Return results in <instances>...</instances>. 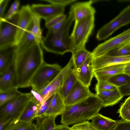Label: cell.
I'll use <instances>...</instances> for the list:
<instances>
[{
    "mask_svg": "<svg viewBox=\"0 0 130 130\" xmlns=\"http://www.w3.org/2000/svg\"><path fill=\"white\" fill-rule=\"evenodd\" d=\"M40 44L35 43L20 53H16L14 65L18 88L30 87L31 79L44 62Z\"/></svg>",
    "mask_w": 130,
    "mask_h": 130,
    "instance_id": "cell-1",
    "label": "cell"
},
{
    "mask_svg": "<svg viewBox=\"0 0 130 130\" xmlns=\"http://www.w3.org/2000/svg\"><path fill=\"white\" fill-rule=\"evenodd\" d=\"M103 107L101 101L94 93L78 103L66 106L61 115L60 123L73 126L89 121L99 113Z\"/></svg>",
    "mask_w": 130,
    "mask_h": 130,
    "instance_id": "cell-2",
    "label": "cell"
},
{
    "mask_svg": "<svg viewBox=\"0 0 130 130\" xmlns=\"http://www.w3.org/2000/svg\"><path fill=\"white\" fill-rule=\"evenodd\" d=\"M74 20L73 13L70 8L68 16L61 27L54 33L48 30L45 37H43L40 44L42 47L46 51L56 55H62L67 52H74L69 31Z\"/></svg>",
    "mask_w": 130,
    "mask_h": 130,
    "instance_id": "cell-3",
    "label": "cell"
},
{
    "mask_svg": "<svg viewBox=\"0 0 130 130\" xmlns=\"http://www.w3.org/2000/svg\"><path fill=\"white\" fill-rule=\"evenodd\" d=\"M94 15L75 21L70 38L74 51L85 48V45L94 26Z\"/></svg>",
    "mask_w": 130,
    "mask_h": 130,
    "instance_id": "cell-4",
    "label": "cell"
},
{
    "mask_svg": "<svg viewBox=\"0 0 130 130\" xmlns=\"http://www.w3.org/2000/svg\"><path fill=\"white\" fill-rule=\"evenodd\" d=\"M62 69L57 64L44 62L30 80L29 86L32 90L37 93L41 91L57 76Z\"/></svg>",
    "mask_w": 130,
    "mask_h": 130,
    "instance_id": "cell-5",
    "label": "cell"
},
{
    "mask_svg": "<svg viewBox=\"0 0 130 130\" xmlns=\"http://www.w3.org/2000/svg\"><path fill=\"white\" fill-rule=\"evenodd\" d=\"M33 96L31 92L23 93L1 107L0 120L10 119H17Z\"/></svg>",
    "mask_w": 130,
    "mask_h": 130,
    "instance_id": "cell-6",
    "label": "cell"
},
{
    "mask_svg": "<svg viewBox=\"0 0 130 130\" xmlns=\"http://www.w3.org/2000/svg\"><path fill=\"white\" fill-rule=\"evenodd\" d=\"M19 17V11L9 20L0 19V49L15 45Z\"/></svg>",
    "mask_w": 130,
    "mask_h": 130,
    "instance_id": "cell-7",
    "label": "cell"
},
{
    "mask_svg": "<svg viewBox=\"0 0 130 130\" xmlns=\"http://www.w3.org/2000/svg\"><path fill=\"white\" fill-rule=\"evenodd\" d=\"M130 23V5L124 9L114 19L98 31L96 38L99 41L105 39L120 28Z\"/></svg>",
    "mask_w": 130,
    "mask_h": 130,
    "instance_id": "cell-8",
    "label": "cell"
},
{
    "mask_svg": "<svg viewBox=\"0 0 130 130\" xmlns=\"http://www.w3.org/2000/svg\"><path fill=\"white\" fill-rule=\"evenodd\" d=\"M73 59L71 57L65 66L57 76L41 91L38 93L43 103L51 96L59 92L66 76L73 69Z\"/></svg>",
    "mask_w": 130,
    "mask_h": 130,
    "instance_id": "cell-9",
    "label": "cell"
},
{
    "mask_svg": "<svg viewBox=\"0 0 130 130\" xmlns=\"http://www.w3.org/2000/svg\"><path fill=\"white\" fill-rule=\"evenodd\" d=\"M130 39V28L98 45L91 52L94 58L107 54Z\"/></svg>",
    "mask_w": 130,
    "mask_h": 130,
    "instance_id": "cell-10",
    "label": "cell"
},
{
    "mask_svg": "<svg viewBox=\"0 0 130 130\" xmlns=\"http://www.w3.org/2000/svg\"><path fill=\"white\" fill-rule=\"evenodd\" d=\"M30 8L32 13L44 19L45 22L63 14L64 10V7L52 4H33Z\"/></svg>",
    "mask_w": 130,
    "mask_h": 130,
    "instance_id": "cell-11",
    "label": "cell"
},
{
    "mask_svg": "<svg viewBox=\"0 0 130 130\" xmlns=\"http://www.w3.org/2000/svg\"><path fill=\"white\" fill-rule=\"evenodd\" d=\"M94 93L89 87L84 85L78 80L66 98L64 100L66 106L72 105L84 100Z\"/></svg>",
    "mask_w": 130,
    "mask_h": 130,
    "instance_id": "cell-12",
    "label": "cell"
},
{
    "mask_svg": "<svg viewBox=\"0 0 130 130\" xmlns=\"http://www.w3.org/2000/svg\"><path fill=\"white\" fill-rule=\"evenodd\" d=\"M20 17L15 45H17L23 34L32 22V13L30 6L27 4L19 10Z\"/></svg>",
    "mask_w": 130,
    "mask_h": 130,
    "instance_id": "cell-13",
    "label": "cell"
},
{
    "mask_svg": "<svg viewBox=\"0 0 130 130\" xmlns=\"http://www.w3.org/2000/svg\"><path fill=\"white\" fill-rule=\"evenodd\" d=\"M130 62V55L125 56H112L105 54L93 57L94 71L107 66L121 64H126Z\"/></svg>",
    "mask_w": 130,
    "mask_h": 130,
    "instance_id": "cell-14",
    "label": "cell"
},
{
    "mask_svg": "<svg viewBox=\"0 0 130 130\" xmlns=\"http://www.w3.org/2000/svg\"><path fill=\"white\" fill-rule=\"evenodd\" d=\"M93 57L91 55L79 67L75 70L77 80L88 87L91 85L94 76L93 60Z\"/></svg>",
    "mask_w": 130,
    "mask_h": 130,
    "instance_id": "cell-15",
    "label": "cell"
},
{
    "mask_svg": "<svg viewBox=\"0 0 130 130\" xmlns=\"http://www.w3.org/2000/svg\"><path fill=\"white\" fill-rule=\"evenodd\" d=\"M14 64L0 74V93L18 88Z\"/></svg>",
    "mask_w": 130,
    "mask_h": 130,
    "instance_id": "cell-16",
    "label": "cell"
},
{
    "mask_svg": "<svg viewBox=\"0 0 130 130\" xmlns=\"http://www.w3.org/2000/svg\"><path fill=\"white\" fill-rule=\"evenodd\" d=\"M94 1L76 3L71 7L73 11L75 21H78L89 16L94 15L96 11L92 4Z\"/></svg>",
    "mask_w": 130,
    "mask_h": 130,
    "instance_id": "cell-17",
    "label": "cell"
},
{
    "mask_svg": "<svg viewBox=\"0 0 130 130\" xmlns=\"http://www.w3.org/2000/svg\"><path fill=\"white\" fill-rule=\"evenodd\" d=\"M126 64L110 65L94 71V76L97 82H105L110 77L116 74L124 73Z\"/></svg>",
    "mask_w": 130,
    "mask_h": 130,
    "instance_id": "cell-18",
    "label": "cell"
},
{
    "mask_svg": "<svg viewBox=\"0 0 130 130\" xmlns=\"http://www.w3.org/2000/svg\"><path fill=\"white\" fill-rule=\"evenodd\" d=\"M41 106L39 101L33 95L20 115L15 120L26 122H32V120L36 118L37 113Z\"/></svg>",
    "mask_w": 130,
    "mask_h": 130,
    "instance_id": "cell-19",
    "label": "cell"
},
{
    "mask_svg": "<svg viewBox=\"0 0 130 130\" xmlns=\"http://www.w3.org/2000/svg\"><path fill=\"white\" fill-rule=\"evenodd\" d=\"M17 48L12 45L0 49V74L14 64Z\"/></svg>",
    "mask_w": 130,
    "mask_h": 130,
    "instance_id": "cell-20",
    "label": "cell"
},
{
    "mask_svg": "<svg viewBox=\"0 0 130 130\" xmlns=\"http://www.w3.org/2000/svg\"><path fill=\"white\" fill-rule=\"evenodd\" d=\"M96 94L102 101L104 107L116 104L123 97L118 88L112 90L100 91L96 92Z\"/></svg>",
    "mask_w": 130,
    "mask_h": 130,
    "instance_id": "cell-21",
    "label": "cell"
},
{
    "mask_svg": "<svg viewBox=\"0 0 130 130\" xmlns=\"http://www.w3.org/2000/svg\"><path fill=\"white\" fill-rule=\"evenodd\" d=\"M66 107L64 100L59 92L56 93L52 99L48 108L43 116L61 115Z\"/></svg>",
    "mask_w": 130,
    "mask_h": 130,
    "instance_id": "cell-22",
    "label": "cell"
},
{
    "mask_svg": "<svg viewBox=\"0 0 130 130\" xmlns=\"http://www.w3.org/2000/svg\"><path fill=\"white\" fill-rule=\"evenodd\" d=\"M32 26L33 21L24 33L17 45V53H20L27 49L34 44L38 43L31 32Z\"/></svg>",
    "mask_w": 130,
    "mask_h": 130,
    "instance_id": "cell-23",
    "label": "cell"
},
{
    "mask_svg": "<svg viewBox=\"0 0 130 130\" xmlns=\"http://www.w3.org/2000/svg\"><path fill=\"white\" fill-rule=\"evenodd\" d=\"M91 120L92 124L98 130H113L117 122L99 113Z\"/></svg>",
    "mask_w": 130,
    "mask_h": 130,
    "instance_id": "cell-24",
    "label": "cell"
},
{
    "mask_svg": "<svg viewBox=\"0 0 130 130\" xmlns=\"http://www.w3.org/2000/svg\"><path fill=\"white\" fill-rule=\"evenodd\" d=\"M77 80L75 70L73 68L66 76L59 92L64 100L72 89Z\"/></svg>",
    "mask_w": 130,
    "mask_h": 130,
    "instance_id": "cell-25",
    "label": "cell"
},
{
    "mask_svg": "<svg viewBox=\"0 0 130 130\" xmlns=\"http://www.w3.org/2000/svg\"><path fill=\"white\" fill-rule=\"evenodd\" d=\"M57 116L52 115L36 118L37 130H54L56 126L55 120Z\"/></svg>",
    "mask_w": 130,
    "mask_h": 130,
    "instance_id": "cell-26",
    "label": "cell"
},
{
    "mask_svg": "<svg viewBox=\"0 0 130 130\" xmlns=\"http://www.w3.org/2000/svg\"><path fill=\"white\" fill-rule=\"evenodd\" d=\"M72 53L74 63L73 68L75 70L82 65L91 55V52L86 48L77 50Z\"/></svg>",
    "mask_w": 130,
    "mask_h": 130,
    "instance_id": "cell-27",
    "label": "cell"
},
{
    "mask_svg": "<svg viewBox=\"0 0 130 130\" xmlns=\"http://www.w3.org/2000/svg\"><path fill=\"white\" fill-rule=\"evenodd\" d=\"M5 130H37V129L36 124L32 122H26L14 120Z\"/></svg>",
    "mask_w": 130,
    "mask_h": 130,
    "instance_id": "cell-28",
    "label": "cell"
},
{
    "mask_svg": "<svg viewBox=\"0 0 130 130\" xmlns=\"http://www.w3.org/2000/svg\"><path fill=\"white\" fill-rule=\"evenodd\" d=\"M18 89V88H15L0 93V107L22 94L23 93L19 91Z\"/></svg>",
    "mask_w": 130,
    "mask_h": 130,
    "instance_id": "cell-29",
    "label": "cell"
},
{
    "mask_svg": "<svg viewBox=\"0 0 130 130\" xmlns=\"http://www.w3.org/2000/svg\"><path fill=\"white\" fill-rule=\"evenodd\" d=\"M117 88L130 82V76L124 73L116 74L109 78L107 81Z\"/></svg>",
    "mask_w": 130,
    "mask_h": 130,
    "instance_id": "cell-30",
    "label": "cell"
},
{
    "mask_svg": "<svg viewBox=\"0 0 130 130\" xmlns=\"http://www.w3.org/2000/svg\"><path fill=\"white\" fill-rule=\"evenodd\" d=\"M41 18L32 13L33 26L31 32L37 39L38 43L40 44L42 40V30L40 26Z\"/></svg>",
    "mask_w": 130,
    "mask_h": 130,
    "instance_id": "cell-31",
    "label": "cell"
},
{
    "mask_svg": "<svg viewBox=\"0 0 130 130\" xmlns=\"http://www.w3.org/2000/svg\"><path fill=\"white\" fill-rule=\"evenodd\" d=\"M117 113L122 120L130 122V96L122 104Z\"/></svg>",
    "mask_w": 130,
    "mask_h": 130,
    "instance_id": "cell-32",
    "label": "cell"
},
{
    "mask_svg": "<svg viewBox=\"0 0 130 130\" xmlns=\"http://www.w3.org/2000/svg\"><path fill=\"white\" fill-rule=\"evenodd\" d=\"M107 54L112 56H125L130 55V47L121 46L108 53Z\"/></svg>",
    "mask_w": 130,
    "mask_h": 130,
    "instance_id": "cell-33",
    "label": "cell"
},
{
    "mask_svg": "<svg viewBox=\"0 0 130 130\" xmlns=\"http://www.w3.org/2000/svg\"><path fill=\"white\" fill-rule=\"evenodd\" d=\"M20 5V2L19 1H15L11 5L7 13L4 16L3 18L7 20L11 19L18 13Z\"/></svg>",
    "mask_w": 130,
    "mask_h": 130,
    "instance_id": "cell-34",
    "label": "cell"
},
{
    "mask_svg": "<svg viewBox=\"0 0 130 130\" xmlns=\"http://www.w3.org/2000/svg\"><path fill=\"white\" fill-rule=\"evenodd\" d=\"M118 88L107 81L97 82L95 85L96 92L100 91H110L116 90Z\"/></svg>",
    "mask_w": 130,
    "mask_h": 130,
    "instance_id": "cell-35",
    "label": "cell"
},
{
    "mask_svg": "<svg viewBox=\"0 0 130 130\" xmlns=\"http://www.w3.org/2000/svg\"><path fill=\"white\" fill-rule=\"evenodd\" d=\"M72 130H98L89 121L72 126Z\"/></svg>",
    "mask_w": 130,
    "mask_h": 130,
    "instance_id": "cell-36",
    "label": "cell"
},
{
    "mask_svg": "<svg viewBox=\"0 0 130 130\" xmlns=\"http://www.w3.org/2000/svg\"><path fill=\"white\" fill-rule=\"evenodd\" d=\"M66 18V15L64 14L59 15L45 22V26L48 29Z\"/></svg>",
    "mask_w": 130,
    "mask_h": 130,
    "instance_id": "cell-37",
    "label": "cell"
},
{
    "mask_svg": "<svg viewBox=\"0 0 130 130\" xmlns=\"http://www.w3.org/2000/svg\"><path fill=\"white\" fill-rule=\"evenodd\" d=\"M54 95L49 98L41 105L37 113L36 118L43 116L44 114L48 109Z\"/></svg>",
    "mask_w": 130,
    "mask_h": 130,
    "instance_id": "cell-38",
    "label": "cell"
},
{
    "mask_svg": "<svg viewBox=\"0 0 130 130\" xmlns=\"http://www.w3.org/2000/svg\"><path fill=\"white\" fill-rule=\"evenodd\" d=\"M40 1H45L60 6L64 7L76 1V0H40Z\"/></svg>",
    "mask_w": 130,
    "mask_h": 130,
    "instance_id": "cell-39",
    "label": "cell"
},
{
    "mask_svg": "<svg viewBox=\"0 0 130 130\" xmlns=\"http://www.w3.org/2000/svg\"><path fill=\"white\" fill-rule=\"evenodd\" d=\"M113 130H130V122L123 120L117 121Z\"/></svg>",
    "mask_w": 130,
    "mask_h": 130,
    "instance_id": "cell-40",
    "label": "cell"
},
{
    "mask_svg": "<svg viewBox=\"0 0 130 130\" xmlns=\"http://www.w3.org/2000/svg\"><path fill=\"white\" fill-rule=\"evenodd\" d=\"M118 88L123 96L130 95V82Z\"/></svg>",
    "mask_w": 130,
    "mask_h": 130,
    "instance_id": "cell-41",
    "label": "cell"
},
{
    "mask_svg": "<svg viewBox=\"0 0 130 130\" xmlns=\"http://www.w3.org/2000/svg\"><path fill=\"white\" fill-rule=\"evenodd\" d=\"M9 1V0H0V19L3 17L5 11Z\"/></svg>",
    "mask_w": 130,
    "mask_h": 130,
    "instance_id": "cell-42",
    "label": "cell"
},
{
    "mask_svg": "<svg viewBox=\"0 0 130 130\" xmlns=\"http://www.w3.org/2000/svg\"><path fill=\"white\" fill-rule=\"evenodd\" d=\"M14 120L10 119L0 120V130H5Z\"/></svg>",
    "mask_w": 130,
    "mask_h": 130,
    "instance_id": "cell-43",
    "label": "cell"
},
{
    "mask_svg": "<svg viewBox=\"0 0 130 130\" xmlns=\"http://www.w3.org/2000/svg\"><path fill=\"white\" fill-rule=\"evenodd\" d=\"M66 19L59 22L51 28L48 29V30L53 33L57 31L61 27L64 22Z\"/></svg>",
    "mask_w": 130,
    "mask_h": 130,
    "instance_id": "cell-44",
    "label": "cell"
},
{
    "mask_svg": "<svg viewBox=\"0 0 130 130\" xmlns=\"http://www.w3.org/2000/svg\"><path fill=\"white\" fill-rule=\"evenodd\" d=\"M56 127L59 130H72L68 125L64 124L56 125Z\"/></svg>",
    "mask_w": 130,
    "mask_h": 130,
    "instance_id": "cell-45",
    "label": "cell"
},
{
    "mask_svg": "<svg viewBox=\"0 0 130 130\" xmlns=\"http://www.w3.org/2000/svg\"><path fill=\"white\" fill-rule=\"evenodd\" d=\"M124 73L130 76V62L126 63Z\"/></svg>",
    "mask_w": 130,
    "mask_h": 130,
    "instance_id": "cell-46",
    "label": "cell"
},
{
    "mask_svg": "<svg viewBox=\"0 0 130 130\" xmlns=\"http://www.w3.org/2000/svg\"><path fill=\"white\" fill-rule=\"evenodd\" d=\"M127 46L130 47V39L125 42L120 46Z\"/></svg>",
    "mask_w": 130,
    "mask_h": 130,
    "instance_id": "cell-47",
    "label": "cell"
},
{
    "mask_svg": "<svg viewBox=\"0 0 130 130\" xmlns=\"http://www.w3.org/2000/svg\"><path fill=\"white\" fill-rule=\"evenodd\" d=\"M54 130H59L56 127H55Z\"/></svg>",
    "mask_w": 130,
    "mask_h": 130,
    "instance_id": "cell-48",
    "label": "cell"
}]
</instances>
